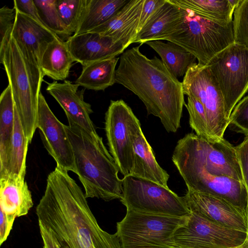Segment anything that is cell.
<instances>
[{
  "mask_svg": "<svg viewBox=\"0 0 248 248\" xmlns=\"http://www.w3.org/2000/svg\"><path fill=\"white\" fill-rule=\"evenodd\" d=\"M121 202L126 210L185 217L190 214L184 197L156 183L131 175L124 176Z\"/></svg>",
  "mask_w": 248,
  "mask_h": 248,
  "instance_id": "8",
  "label": "cell"
},
{
  "mask_svg": "<svg viewBox=\"0 0 248 248\" xmlns=\"http://www.w3.org/2000/svg\"><path fill=\"white\" fill-rule=\"evenodd\" d=\"M115 81L136 94L148 114L158 117L168 132L175 133L181 127L186 103L182 84L161 60L147 58L140 46L128 49L120 58Z\"/></svg>",
  "mask_w": 248,
  "mask_h": 248,
  "instance_id": "2",
  "label": "cell"
},
{
  "mask_svg": "<svg viewBox=\"0 0 248 248\" xmlns=\"http://www.w3.org/2000/svg\"><path fill=\"white\" fill-rule=\"evenodd\" d=\"M178 4L195 12L220 21L230 23L233 21L235 9L229 0H172Z\"/></svg>",
  "mask_w": 248,
  "mask_h": 248,
  "instance_id": "29",
  "label": "cell"
},
{
  "mask_svg": "<svg viewBox=\"0 0 248 248\" xmlns=\"http://www.w3.org/2000/svg\"><path fill=\"white\" fill-rule=\"evenodd\" d=\"M44 248H61L56 238L49 230L39 224Z\"/></svg>",
  "mask_w": 248,
  "mask_h": 248,
  "instance_id": "39",
  "label": "cell"
},
{
  "mask_svg": "<svg viewBox=\"0 0 248 248\" xmlns=\"http://www.w3.org/2000/svg\"><path fill=\"white\" fill-rule=\"evenodd\" d=\"M37 128L44 146L57 166L75 173L73 152L65 125L52 112L41 93L39 97Z\"/></svg>",
  "mask_w": 248,
  "mask_h": 248,
  "instance_id": "14",
  "label": "cell"
},
{
  "mask_svg": "<svg viewBox=\"0 0 248 248\" xmlns=\"http://www.w3.org/2000/svg\"><path fill=\"white\" fill-rule=\"evenodd\" d=\"M15 118V107L8 84L0 96V178L7 174Z\"/></svg>",
  "mask_w": 248,
  "mask_h": 248,
  "instance_id": "24",
  "label": "cell"
},
{
  "mask_svg": "<svg viewBox=\"0 0 248 248\" xmlns=\"http://www.w3.org/2000/svg\"><path fill=\"white\" fill-rule=\"evenodd\" d=\"M16 12L12 36L33 55L40 66L42 55L47 46L58 36L30 16Z\"/></svg>",
  "mask_w": 248,
  "mask_h": 248,
  "instance_id": "19",
  "label": "cell"
},
{
  "mask_svg": "<svg viewBox=\"0 0 248 248\" xmlns=\"http://www.w3.org/2000/svg\"><path fill=\"white\" fill-rule=\"evenodd\" d=\"M235 248H248V245L246 241V242L242 246Z\"/></svg>",
  "mask_w": 248,
  "mask_h": 248,
  "instance_id": "41",
  "label": "cell"
},
{
  "mask_svg": "<svg viewBox=\"0 0 248 248\" xmlns=\"http://www.w3.org/2000/svg\"><path fill=\"white\" fill-rule=\"evenodd\" d=\"M33 1L42 21L48 30L64 41L72 36L60 17L57 0H33Z\"/></svg>",
  "mask_w": 248,
  "mask_h": 248,
  "instance_id": "30",
  "label": "cell"
},
{
  "mask_svg": "<svg viewBox=\"0 0 248 248\" xmlns=\"http://www.w3.org/2000/svg\"><path fill=\"white\" fill-rule=\"evenodd\" d=\"M171 0L180 8L181 19L162 40L184 48L203 65L234 43L233 21L227 23L210 18Z\"/></svg>",
  "mask_w": 248,
  "mask_h": 248,
  "instance_id": "5",
  "label": "cell"
},
{
  "mask_svg": "<svg viewBox=\"0 0 248 248\" xmlns=\"http://www.w3.org/2000/svg\"><path fill=\"white\" fill-rule=\"evenodd\" d=\"M46 91L63 109L68 122H73L87 132L97 134L90 115L93 112L90 104L84 100L85 89L78 90V85L65 80L47 82Z\"/></svg>",
  "mask_w": 248,
  "mask_h": 248,
  "instance_id": "16",
  "label": "cell"
},
{
  "mask_svg": "<svg viewBox=\"0 0 248 248\" xmlns=\"http://www.w3.org/2000/svg\"><path fill=\"white\" fill-rule=\"evenodd\" d=\"M66 41L75 62L82 66L117 57L125 49L123 45L115 43L111 38L94 32L73 35Z\"/></svg>",
  "mask_w": 248,
  "mask_h": 248,
  "instance_id": "17",
  "label": "cell"
},
{
  "mask_svg": "<svg viewBox=\"0 0 248 248\" xmlns=\"http://www.w3.org/2000/svg\"><path fill=\"white\" fill-rule=\"evenodd\" d=\"M172 155L212 175L243 182L235 146L225 139L212 142L189 133L177 141Z\"/></svg>",
  "mask_w": 248,
  "mask_h": 248,
  "instance_id": "7",
  "label": "cell"
},
{
  "mask_svg": "<svg viewBox=\"0 0 248 248\" xmlns=\"http://www.w3.org/2000/svg\"><path fill=\"white\" fill-rule=\"evenodd\" d=\"M65 129L73 152L75 173L87 198L108 202L121 199L123 180L119 169L98 134H91L73 122Z\"/></svg>",
  "mask_w": 248,
  "mask_h": 248,
  "instance_id": "3",
  "label": "cell"
},
{
  "mask_svg": "<svg viewBox=\"0 0 248 248\" xmlns=\"http://www.w3.org/2000/svg\"><path fill=\"white\" fill-rule=\"evenodd\" d=\"M234 42L248 49V0H241L233 13Z\"/></svg>",
  "mask_w": 248,
  "mask_h": 248,
  "instance_id": "33",
  "label": "cell"
},
{
  "mask_svg": "<svg viewBox=\"0 0 248 248\" xmlns=\"http://www.w3.org/2000/svg\"><path fill=\"white\" fill-rule=\"evenodd\" d=\"M86 199L68 171L56 166L36 208L39 224L52 232L61 248H122L116 233L99 226Z\"/></svg>",
  "mask_w": 248,
  "mask_h": 248,
  "instance_id": "1",
  "label": "cell"
},
{
  "mask_svg": "<svg viewBox=\"0 0 248 248\" xmlns=\"http://www.w3.org/2000/svg\"><path fill=\"white\" fill-rule=\"evenodd\" d=\"M246 217H247V239L246 242L248 245V202L247 207L246 208Z\"/></svg>",
  "mask_w": 248,
  "mask_h": 248,
  "instance_id": "40",
  "label": "cell"
},
{
  "mask_svg": "<svg viewBox=\"0 0 248 248\" xmlns=\"http://www.w3.org/2000/svg\"><path fill=\"white\" fill-rule=\"evenodd\" d=\"M29 143V142L24 134L19 117L15 108L14 133L7 171L5 176L12 175L25 178L26 156Z\"/></svg>",
  "mask_w": 248,
  "mask_h": 248,
  "instance_id": "28",
  "label": "cell"
},
{
  "mask_svg": "<svg viewBox=\"0 0 248 248\" xmlns=\"http://www.w3.org/2000/svg\"><path fill=\"white\" fill-rule=\"evenodd\" d=\"M119 60L114 57L82 66L75 83L88 90L104 91L116 83V67Z\"/></svg>",
  "mask_w": 248,
  "mask_h": 248,
  "instance_id": "25",
  "label": "cell"
},
{
  "mask_svg": "<svg viewBox=\"0 0 248 248\" xmlns=\"http://www.w3.org/2000/svg\"><path fill=\"white\" fill-rule=\"evenodd\" d=\"M181 16L179 6L171 0H166L136 34L133 43L143 44L148 41L162 40L179 22Z\"/></svg>",
  "mask_w": 248,
  "mask_h": 248,
  "instance_id": "22",
  "label": "cell"
},
{
  "mask_svg": "<svg viewBox=\"0 0 248 248\" xmlns=\"http://www.w3.org/2000/svg\"><path fill=\"white\" fill-rule=\"evenodd\" d=\"M105 131L109 153L124 177L130 174L133 162L132 140L141 127L139 120L122 99L111 100L105 114Z\"/></svg>",
  "mask_w": 248,
  "mask_h": 248,
  "instance_id": "12",
  "label": "cell"
},
{
  "mask_svg": "<svg viewBox=\"0 0 248 248\" xmlns=\"http://www.w3.org/2000/svg\"><path fill=\"white\" fill-rule=\"evenodd\" d=\"M190 214L176 217L126 210L124 218L117 223L115 233L122 248H168V241L187 224Z\"/></svg>",
  "mask_w": 248,
  "mask_h": 248,
  "instance_id": "6",
  "label": "cell"
},
{
  "mask_svg": "<svg viewBox=\"0 0 248 248\" xmlns=\"http://www.w3.org/2000/svg\"><path fill=\"white\" fill-rule=\"evenodd\" d=\"M129 0H86L78 28L73 35L89 32L107 22Z\"/></svg>",
  "mask_w": 248,
  "mask_h": 248,
  "instance_id": "26",
  "label": "cell"
},
{
  "mask_svg": "<svg viewBox=\"0 0 248 248\" xmlns=\"http://www.w3.org/2000/svg\"><path fill=\"white\" fill-rule=\"evenodd\" d=\"M232 125L237 132L248 137V96L236 105L229 117V125Z\"/></svg>",
  "mask_w": 248,
  "mask_h": 248,
  "instance_id": "35",
  "label": "cell"
},
{
  "mask_svg": "<svg viewBox=\"0 0 248 248\" xmlns=\"http://www.w3.org/2000/svg\"><path fill=\"white\" fill-rule=\"evenodd\" d=\"M33 203L25 178L7 175L0 178V211L13 221L28 214Z\"/></svg>",
  "mask_w": 248,
  "mask_h": 248,
  "instance_id": "21",
  "label": "cell"
},
{
  "mask_svg": "<svg viewBox=\"0 0 248 248\" xmlns=\"http://www.w3.org/2000/svg\"><path fill=\"white\" fill-rule=\"evenodd\" d=\"M144 0H129L121 10L103 25L89 32L111 38L126 49L137 33L140 17Z\"/></svg>",
  "mask_w": 248,
  "mask_h": 248,
  "instance_id": "18",
  "label": "cell"
},
{
  "mask_svg": "<svg viewBox=\"0 0 248 248\" xmlns=\"http://www.w3.org/2000/svg\"><path fill=\"white\" fill-rule=\"evenodd\" d=\"M190 212L187 224L174 232L168 241V248H235L246 242L247 232Z\"/></svg>",
  "mask_w": 248,
  "mask_h": 248,
  "instance_id": "11",
  "label": "cell"
},
{
  "mask_svg": "<svg viewBox=\"0 0 248 248\" xmlns=\"http://www.w3.org/2000/svg\"><path fill=\"white\" fill-rule=\"evenodd\" d=\"M182 84L184 94L196 98L203 105L213 140H223L229 120L226 116L222 92L209 66L195 63L187 70Z\"/></svg>",
  "mask_w": 248,
  "mask_h": 248,
  "instance_id": "9",
  "label": "cell"
},
{
  "mask_svg": "<svg viewBox=\"0 0 248 248\" xmlns=\"http://www.w3.org/2000/svg\"><path fill=\"white\" fill-rule=\"evenodd\" d=\"M189 114V124L196 134L210 142H215L211 136L207 124L205 110L203 105L196 98L187 96L185 104Z\"/></svg>",
  "mask_w": 248,
  "mask_h": 248,
  "instance_id": "31",
  "label": "cell"
},
{
  "mask_svg": "<svg viewBox=\"0 0 248 248\" xmlns=\"http://www.w3.org/2000/svg\"><path fill=\"white\" fill-rule=\"evenodd\" d=\"M165 1L166 0H144L137 28V33L140 31L151 16L157 9L161 6Z\"/></svg>",
  "mask_w": 248,
  "mask_h": 248,
  "instance_id": "38",
  "label": "cell"
},
{
  "mask_svg": "<svg viewBox=\"0 0 248 248\" xmlns=\"http://www.w3.org/2000/svg\"><path fill=\"white\" fill-rule=\"evenodd\" d=\"M16 15L14 8L5 6L0 9V56L4 53L12 37Z\"/></svg>",
  "mask_w": 248,
  "mask_h": 248,
  "instance_id": "34",
  "label": "cell"
},
{
  "mask_svg": "<svg viewBox=\"0 0 248 248\" xmlns=\"http://www.w3.org/2000/svg\"><path fill=\"white\" fill-rule=\"evenodd\" d=\"M237 157L240 166L243 182L248 194V137L235 146Z\"/></svg>",
  "mask_w": 248,
  "mask_h": 248,
  "instance_id": "36",
  "label": "cell"
},
{
  "mask_svg": "<svg viewBox=\"0 0 248 248\" xmlns=\"http://www.w3.org/2000/svg\"><path fill=\"white\" fill-rule=\"evenodd\" d=\"M15 107L29 143L37 128L39 97L44 75L33 55L12 36L0 56Z\"/></svg>",
  "mask_w": 248,
  "mask_h": 248,
  "instance_id": "4",
  "label": "cell"
},
{
  "mask_svg": "<svg viewBox=\"0 0 248 248\" xmlns=\"http://www.w3.org/2000/svg\"><path fill=\"white\" fill-rule=\"evenodd\" d=\"M172 160L187 189L220 197L246 210L248 194L242 181L227 176L212 175L174 155Z\"/></svg>",
  "mask_w": 248,
  "mask_h": 248,
  "instance_id": "13",
  "label": "cell"
},
{
  "mask_svg": "<svg viewBox=\"0 0 248 248\" xmlns=\"http://www.w3.org/2000/svg\"><path fill=\"white\" fill-rule=\"evenodd\" d=\"M75 62L66 41L56 37L49 44L44 51L40 62L44 76L55 80H65Z\"/></svg>",
  "mask_w": 248,
  "mask_h": 248,
  "instance_id": "23",
  "label": "cell"
},
{
  "mask_svg": "<svg viewBox=\"0 0 248 248\" xmlns=\"http://www.w3.org/2000/svg\"><path fill=\"white\" fill-rule=\"evenodd\" d=\"M184 197L190 211L220 225L247 232L244 210L220 197L187 189Z\"/></svg>",
  "mask_w": 248,
  "mask_h": 248,
  "instance_id": "15",
  "label": "cell"
},
{
  "mask_svg": "<svg viewBox=\"0 0 248 248\" xmlns=\"http://www.w3.org/2000/svg\"><path fill=\"white\" fill-rule=\"evenodd\" d=\"M14 8L16 11L30 16L37 22L47 28L40 17L33 0H15Z\"/></svg>",
  "mask_w": 248,
  "mask_h": 248,
  "instance_id": "37",
  "label": "cell"
},
{
  "mask_svg": "<svg viewBox=\"0 0 248 248\" xmlns=\"http://www.w3.org/2000/svg\"><path fill=\"white\" fill-rule=\"evenodd\" d=\"M145 44L159 55L168 70L177 79L185 76L188 69L196 63L194 55L171 42L153 40Z\"/></svg>",
  "mask_w": 248,
  "mask_h": 248,
  "instance_id": "27",
  "label": "cell"
},
{
  "mask_svg": "<svg viewBox=\"0 0 248 248\" xmlns=\"http://www.w3.org/2000/svg\"><path fill=\"white\" fill-rule=\"evenodd\" d=\"M207 65L222 92L226 116L248 91V49L235 43L216 54Z\"/></svg>",
  "mask_w": 248,
  "mask_h": 248,
  "instance_id": "10",
  "label": "cell"
},
{
  "mask_svg": "<svg viewBox=\"0 0 248 248\" xmlns=\"http://www.w3.org/2000/svg\"><path fill=\"white\" fill-rule=\"evenodd\" d=\"M132 146L133 162L129 175L149 180L168 187L170 176L157 163L141 127L134 134Z\"/></svg>",
  "mask_w": 248,
  "mask_h": 248,
  "instance_id": "20",
  "label": "cell"
},
{
  "mask_svg": "<svg viewBox=\"0 0 248 248\" xmlns=\"http://www.w3.org/2000/svg\"><path fill=\"white\" fill-rule=\"evenodd\" d=\"M86 0H57L60 17L71 35L78 28Z\"/></svg>",
  "mask_w": 248,
  "mask_h": 248,
  "instance_id": "32",
  "label": "cell"
}]
</instances>
